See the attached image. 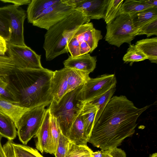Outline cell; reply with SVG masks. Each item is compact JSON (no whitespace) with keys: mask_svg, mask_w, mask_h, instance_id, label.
Instances as JSON below:
<instances>
[{"mask_svg":"<svg viewBox=\"0 0 157 157\" xmlns=\"http://www.w3.org/2000/svg\"><path fill=\"white\" fill-rule=\"evenodd\" d=\"M7 50V42L0 36V56H4Z\"/></svg>","mask_w":157,"mask_h":157,"instance_id":"cell-38","label":"cell"},{"mask_svg":"<svg viewBox=\"0 0 157 157\" xmlns=\"http://www.w3.org/2000/svg\"><path fill=\"white\" fill-rule=\"evenodd\" d=\"M29 109L0 98V111L10 118L16 124L23 114Z\"/></svg>","mask_w":157,"mask_h":157,"instance_id":"cell-18","label":"cell"},{"mask_svg":"<svg viewBox=\"0 0 157 157\" xmlns=\"http://www.w3.org/2000/svg\"><path fill=\"white\" fill-rule=\"evenodd\" d=\"M107 151L111 157H126V154L124 151L117 147Z\"/></svg>","mask_w":157,"mask_h":157,"instance_id":"cell-36","label":"cell"},{"mask_svg":"<svg viewBox=\"0 0 157 157\" xmlns=\"http://www.w3.org/2000/svg\"><path fill=\"white\" fill-rule=\"evenodd\" d=\"M82 86L68 92L58 102L53 100L48 108L50 114L57 119L62 133L67 138L72 124L84 105L79 96Z\"/></svg>","mask_w":157,"mask_h":157,"instance_id":"cell-4","label":"cell"},{"mask_svg":"<svg viewBox=\"0 0 157 157\" xmlns=\"http://www.w3.org/2000/svg\"><path fill=\"white\" fill-rule=\"evenodd\" d=\"M157 34V18H155L135 31L134 36L146 35L148 37Z\"/></svg>","mask_w":157,"mask_h":157,"instance_id":"cell-31","label":"cell"},{"mask_svg":"<svg viewBox=\"0 0 157 157\" xmlns=\"http://www.w3.org/2000/svg\"><path fill=\"white\" fill-rule=\"evenodd\" d=\"M12 144L15 154L18 157H44L36 149L15 143L13 140Z\"/></svg>","mask_w":157,"mask_h":157,"instance_id":"cell-29","label":"cell"},{"mask_svg":"<svg viewBox=\"0 0 157 157\" xmlns=\"http://www.w3.org/2000/svg\"><path fill=\"white\" fill-rule=\"evenodd\" d=\"M74 9L60 1L45 10L32 24L47 30L52 26L69 15Z\"/></svg>","mask_w":157,"mask_h":157,"instance_id":"cell-11","label":"cell"},{"mask_svg":"<svg viewBox=\"0 0 157 157\" xmlns=\"http://www.w3.org/2000/svg\"><path fill=\"white\" fill-rule=\"evenodd\" d=\"M16 125L12 120L0 111V135L13 140L17 134Z\"/></svg>","mask_w":157,"mask_h":157,"instance_id":"cell-25","label":"cell"},{"mask_svg":"<svg viewBox=\"0 0 157 157\" xmlns=\"http://www.w3.org/2000/svg\"><path fill=\"white\" fill-rule=\"evenodd\" d=\"M11 33L7 21L0 14V36L7 42L10 38Z\"/></svg>","mask_w":157,"mask_h":157,"instance_id":"cell-34","label":"cell"},{"mask_svg":"<svg viewBox=\"0 0 157 157\" xmlns=\"http://www.w3.org/2000/svg\"><path fill=\"white\" fill-rule=\"evenodd\" d=\"M92 152L87 146L78 145L70 142L65 157H90Z\"/></svg>","mask_w":157,"mask_h":157,"instance_id":"cell-28","label":"cell"},{"mask_svg":"<svg viewBox=\"0 0 157 157\" xmlns=\"http://www.w3.org/2000/svg\"><path fill=\"white\" fill-rule=\"evenodd\" d=\"M7 76H0V96L5 100L16 104L7 90L8 85L6 78Z\"/></svg>","mask_w":157,"mask_h":157,"instance_id":"cell-35","label":"cell"},{"mask_svg":"<svg viewBox=\"0 0 157 157\" xmlns=\"http://www.w3.org/2000/svg\"><path fill=\"white\" fill-rule=\"evenodd\" d=\"M0 14L7 21L11 30V35L7 44L25 46L24 24L26 17L23 9L13 5L0 7Z\"/></svg>","mask_w":157,"mask_h":157,"instance_id":"cell-8","label":"cell"},{"mask_svg":"<svg viewBox=\"0 0 157 157\" xmlns=\"http://www.w3.org/2000/svg\"><path fill=\"white\" fill-rule=\"evenodd\" d=\"M66 68L69 92L78 86L83 85L90 78L89 76V74L73 69Z\"/></svg>","mask_w":157,"mask_h":157,"instance_id":"cell-24","label":"cell"},{"mask_svg":"<svg viewBox=\"0 0 157 157\" xmlns=\"http://www.w3.org/2000/svg\"><path fill=\"white\" fill-rule=\"evenodd\" d=\"M150 106L138 108L125 96L112 97L94 124L88 142L103 151L119 146L132 136L138 118Z\"/></svg>","mask_w":157,"mask_h":157,"instance_id":"cell-1","label":"cell"},{"mask_svg":"<svg viewBox=\"0 0 157 157\" xmlns=\"http://www.w3.org/2000/svg\"><path fill=\"white\" fill-rule=\"evenodd\" d=\"M154 7L147 4L145 0L136 1L126 0L122 3L118 13L130 16L136 13Z\"/></svg>","mask_w":157,"mask_h":157,"instance_id":"cell-22","label":"cell"},{"mask_svg":"<svg viewBox=\"0 0 157 157\" xmlns=\"http://www.w3.org/2000/svg\"><path fill=\"white\" fill-rule=\"evenodd\" d=\"M117 80L114 74H104L95 78H90L83 85L79 92L80 99L83 104L89 102L116 87Z\"/></svg>","mask_w":157,"mask_h":157,"instance_id":"cell-9","label":"cell"},{"mask_svg":"<svg viewBox=\"0 0 157 157\" xmlns=\"http://www.w3.org/2000/svg\"><path fill=\"white\" fill-rule=\"evenodd\" d=\"M2 97H1L0 96V98H1Z\"/></svg>","mask_w":157,"mask_h":157,"instance_id":"cell-42","label":"cell"},{"mask_svg":"<svg viewBox=\"0 0 157 157\" xmlns=\"http://www.w3.org/2000/svg\"><path fill=\"white\" fill-rule=\"evenodd\" d=\"M102 151V157H111L110 155L108 153L107 150Z\"/></svg>","mask_w":157,"mask_h":157,"instance_id":"cell-40","label":"cell"},{"mask_svg":"<svg viewBox=\"0 0 157 157\" xmlns=\"http://www.w3.org/2000/svg\"><path fill=\"white\" fill-rule=\"evenodd\" d=\"M46 106L42 105L29 109L16 125L19 139L24 145H26L39 129L46 112Z\"/></svg>","mask_w":157,"mask_h":157,"instance_id":"cell-6","label":"cell"},{"mask_svg":"<svg viewBox=\"0 0 157 157\" xmlns=\"http://www.w3.org/2000/svg\"><path fill=\"white\" fill-rule=\"evenodd\" d=\"M81 111L72 124L67 138L77 145L86 146L89 137L85 132Z\"/></svg>","mask_w":157,"mask_h":157,"instance_id":"cell-15","label":"cell"},{"mask_svg":"<svg viewBox=\"0 0 157 157\" xmlns=\"http://www.w3.org/2000/svg\"><path fill=\"white\" fill-rule=\"evenodd\" d=\"M50 116V113L48 108L46 109L42 124L34 136L37 138L36 147L42 153L44 152L48 139Z\"/></svg>","mask_w":157,"mask_h":157,"instance_id":"cell-20","label":"cell"},{"mask_svg":"<svg viewBox=\"0 0 157 157\" xmlns=\"http://www.w3.org/2000/svg\"><path fill=\"white\" fill-rule=\"evenodd\" d=\"M102 38L101 32L94 27L91 22L80 26L68 40L67 52L76 57L91 53Z\"/></svg>","mask_w":157,"mask_h":157,"instance_id":"cell-5","label":"cell"},{"mask_svg":"<svg viewBox=\"0 0 157 157\" xmlns=\"http://www.w3.org/2000/svg\"><path fill=\"white\" fill-rule=\"evenodd\" d=\"M90 21L82 12L75 10L66 17L50 27L44 35L43 45L46 60H52L67 53L68 40L80 26Z\"/></svg>","mask_w":157,"mask_h":157,"instance_id":"cell-3","label":"cell"},{"mask_svg":"<svg viewBox=\"0 0 157 157\" xmlns=\"http://www.w3.org/2000/svg\"><path fill=\"white\" fill-rule=\"evenodd\" d=\"M91 155L92 157H102V151H98L95 152H92Z\"/></svg>","mask_w":157,"mask_h":157,"instance_id":"cell-39","label":"cell"},{"mask_svg":"<svg viewBox=\"0 0 157 157\" xmlns=\"http://www.w3.org/2000/svg\"><path fill=\"white\" fill-rule=\"evenodd\" d=\"M148 59L147 56L138 49L134 44L130 45L126 53L123 57L125 62H139Z\"/></svg>","mask_w":157,"mask_h":157,"instance_id":"cell-30","label":"cell"},{"mask_svg":"<svg viewBox=\"0 0 157 157\" xmlns=\"http://www.w3.org/2000/svg\"><path fill=\"white\" fill-rule=\"evenodd\" d=\"M105 40L109 44L119 47L126 43L131 44L135 30L130 16L122 14L106 26Z\"/></svg>","mask_w":157,"mask_h":157,"instance_id":"cell-7","label":"cell"},{"mask_svg":"<svg viewBox=\"0 0 157 157\" xmlns=\"http://www.w3.org/2000/svg\"><path fill=\"white\" fill-rule=\"evenodd\" d=\"M124 0H109L104 19L107 25L111 23L118 16Z\"/></svg>","mask_w":157,"mask_h":157,"instance_id":"cell-27","label":"cell"},{"mask_svg":"<svg viewBox=\"0 0 157 157\" xmlns=\"http://www.w3.org/2000/svg\"><path fill=\"white\" fill-rule=\"evenodd\" d=\"M31 1V0H0V1L4 3H11L18 7L21 6L28 5Z\"/></svg>","mask_w":157,"mask_h":157,"instance_id":"cell-37","label":"cell"},{"mask_svg":"<svg viewBox=\"0 0 157 157\" xmlns=\"http://www.w3.org/2000/svg\"><path fill=\"white\" fill-rule=\"evenodd\" d=\"M136 48L145 54L151 62H157V37L138 40L135 44Z\"/></svg>","mask_w":157,"mask_h":157,"instance_id":"cell-21","label":"cell"},{"mask_svg":"<svg viewBox=\"0 0 157 157\" xmlns=\"http://www.w3.org/2000/svg\"><path fill=\"white\" fill-rule=\"evenodd\" d=\"M98 108L89 102L84 104L81 111L86 133L89 137L94 127Z\"/></svg>","mask_w":157,"mask_h":157,"instance_id":"cell-19","label":"cell"},{"mask_svg":"<svg viewBox=\"0 0 157 157\" xmlns=\"http://www.w3.org/2000/svg\"><path fill=\"white\" fill-rule=\"evenodd\" d=\"M115 90L116 87L112 88L102 95L88 102L97 106L98 108L94 124L97 121L105 106L112 97Z\"/></svg>","mask_w":157,"mask_h":157,"instance_id":"cell-26","label":"cell"},{"mask_svg":"<svg viewBox=\"0 0 157 157\" xmlns=\"http://www.w3.org/2000/svg\"><path fill=\"white\" fill-rule=\"evenodd\" d=\"M90 157H92V156H91Z\"/></svg>","mask_w":157,"mask_h":157,"instance_id":"cell-43","label":"cell"},{"mask_svg":"<svg viewBox=\"0 0 157 157\" xmlns=\"http://www.w3.org/2000/svg\"><path fill=\"white\" fill-rule=\"evenodd\" d=\"M60 0H31L26 15L28 23L33 24L45 10Z\"/></svg>","mask_w":157,"mask_h":157,"instance_id":"cell-16","label":"cell"},{"mask_svg":"<svg viewBox=\"0 0 157 157\" xmlns=\"http://www.w3.org/2000/svg\"><path fill=\"white\" fill-rule=\"evenodd\" d=\"M149 157H157V153H155L150 155Z\"/></svg>","mask_w":157,"mask_h":157,"instance_id":"cell-41","label":"cell"},{"mask_svg":"<svg viewBox=\"0 0 157 157\" xmlns=\"http://www.w3.org/2000/svg\"><path fill=\"white\" fill-rule=\"evenodd\" d=\"M69 142L68 138L61 133L54 154L55 157H65Z\"/></svg>","mask_w":157,"mask_h":157,"instance_id":"cell-33","label":"cell"},{"mask_svg":"<svg viewBox=\"0 0 157 157\" xmlns=\"http://www.w3.org/2000/svg\"><path fill=\"white\" fill-rule=\"evenodd\" d=\"M135 30L157 18V7H154L136 13L130 16Z\"/></svg>","mask_w":157,"mask_h":157,"instance_id":"cell-23","label":"cell"},{"mask_svg":"<svg viewBox=\"0 0 157 157\" xmlns=\"http://www.w3.org/2000/svg\"><path fill=\"white\" fill-rule=\"evenodd\" d=\"M9 57L15 68L18 69H40L41 55L36 54L26 45L21 46L7 44Z\"/></svg>","mask_w":157,"mask_h":157,"instance_id":"cell-10","label":"cell"},{"mask_svg":"<svg viewBox=\"0 0 157 157\" xmlns=\"http://www.w3.org/2000/svg\"><path fill=\"white\" fill-rule=\"evenodd\" d=\"M96 62V56H91L87 53L76 57L69 56L63 64L65 67L90 74L95 69Z\"/></svg>","mask_w":157,"mask_h":157,"instance_id":"cell-14","label":"cell"},{"mask_svg":"<svg viewBox=\"0 0 157 157\" xmlns=\"http://www.w3.org/2000/svg\"><path fill=\"white\" fill-rule=\"evenodd\" d=\"M53 100L58 102L69 92L67 68L53 71L51 85Z\"/></svg>","mask_w":157,"mask_h":157,"instance_id":"cell-13","label":"cell"},{"mask_svg":"<svg viewBox=\"0 0 157 157\" xmlns=\"http://www.w3.org/2000/svg\"><path fill=\"white\" fill-rule=\"evenodd\" d=\"M109 0H79L74 9L90 20L104 19Z\"/></svg>","mask_w":157,"mask_h":157,"instance_id":"cell-12","label":"cell"},{"mask_svg":"<svg viewBox=\"0 0 157 157\" xmlns=\"http://www.w3.org/2000/svg\"><path fill=\"white\" fill-rule=\"evenodd\" d=\"M15 68L13 63L9 56H0V76H9Z\"/></svg>","mask_w":157,"mask_h":157,"instance_id":"cell-32","label":"cell"},{"mask_svg":"<svg viewBox=\"0 0 157 157\" xmlns=\"http://www.w3.org/2000/svg\"><path fill=\"white\" fill-rule=\"evenodd\" d=\"M53 71L40 69L15 68L6 77L7 90L15 104L29 109L50 105L53 100L51 92Z\"/></svg>","mask_w":157,"mask_h":157,"instance_id":"cell-2","label":"cell"},{"mask_svg":"<svg viewBox=\"0 0 157 157\" xmlns=\"http://www.w3.org/2000/svg\"><path fill=\"white\" fill-rule=\"evenodd\" d=\"M61 133L57 119L50 114L49 136L44 152L55 154Z\"/></svg>","mask_w":157,"mask_h":157,"instance_id":"cell-17","label":"cell"}]
</instances>
